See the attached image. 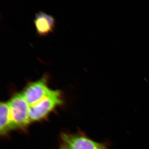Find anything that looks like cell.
Segmentation results:
<instances>
[{
	"label": "cell",
	"instance_id": "7a4b0ae2",
	"mask_svg": "<svg viewBox=\"0 0 149 149\" xmlns=\"http://www.w3.org/2000/svg\"><path fill=\"white\" fill-rule=\"evenodd\" d=\"M11 118L14 128L23 127L31 122L30 106L21 93H16L8 102Z\"/></svg>",
	"mask_w": 149,
	"mask_h": 149
},
{
	"label": "cell",
	"instance_id": "6da1fadb",
	"mask_svg": "<svg viewBox=\"0 0 149 149\" xmlns=\"http://www.w3.org/2000/svg\"><path fill=\"white\" fill-rule=\"evenodd\" d=\"M63 102L61 93L59 90H52L37 103L30 107V121H37L45 117L51 111Z\"/></svg>",
	"mask_w": 149,
	"mask_h": 149
},
{
	"label": "cell",
	"instance_id": "52a82bcc",
	"mask_svg": "<svg viewBox=\"0 0 149 149\" xmlns=\"http://www.w3.org/2000/svg\"><path fill=\"white\" fill-rule=\"evenodd\" d=\"M67 149L65 148V149Z\"/></svg>",
	"mask_w": 149,
	"mask_h": 149
},
{
	"label": "cell",
	"instance_id": "3957f363",
	"mask_svg": "<svg viewBox=\"0 0 149 149\" xmlns=\"http://www.w3.org/2000/svg\"><path fill=\"white\" fill-rule=\"evenodd\" d=\"M48 80V76L44 75L40 80L28 83L24 88L21 94L30 107L40 102L50 91Z\"/></svg>",
	"mask_w": 149,
	"mask_h": 149
},
{
	"label": "cell",
	"instance_id": "8992f818",
	"mask_svg": "<svg viewBox=\"0 0 149 149\" xmlns=\"http://www.w3.org/2000/svg\"><path fill=\"white\" fill-rule=\"evenodd\" d=\"M0 113V133L1 134H4L11 129H14L11 118L8 102L1 103Z\"/></svg>",
	"mask_w": 149,
	"mask_h": 149
},
{
	"label": "cell",
	"instance_id": "277c9868",
	"mask_svg": "<svg viewBox=\"0 0 149 149\" xmlns=\"http://www.w3.org/2000/svg\"><path fill=\"white\" fill-rule=\"evenodd\" d=\"M62 140L67 149H103L100 144L84 136L64 134Z\"/></svg>",
	"mask_w": 149,
	"mask_h": 149
},
{
	"label": "cell",
	"instance_id": "5b68a950",
	"mask_svg": "<svg viewBox=\"0 0 149 149\" xmlns=\"http://www.w3.org/2000/svg\"><path fill=\"white\" fill-rule=\"evenodd\" d=\"M34 24L37 34L41 37H45L53 32L55 27V19L52 15L39 12L35 15Z\"/></svg>",
	"mask_w": 149,
	"mask_h": 149
}]
</instances>
